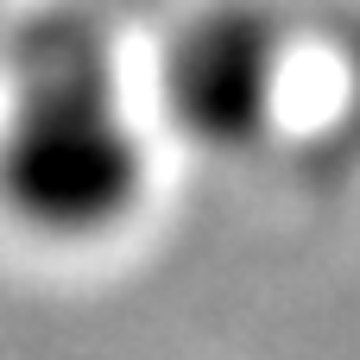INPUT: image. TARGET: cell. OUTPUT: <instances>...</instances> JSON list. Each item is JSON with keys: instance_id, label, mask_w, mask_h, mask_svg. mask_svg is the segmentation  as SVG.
<instances>
[{"instance_id": "obj_1", "label": "cell", "mask_w": 360, "mask_h": 360, "mask_svg": "<svg viewBox=\"0 0 360 360\" xmlns=\"http://www.w3.org/2000/svg\"><path fill=\"white\" fill-rule=\"evenodd\" d=\"M13 108L0 127V196L51 240L120 228L146 190V146L127 120L114 57L76 13H44L13 38Z\"/></svg>"}, {"instance_id": "obj_2", "label": "cell", "mask_w": 360, "mask_h": 360, "mask_svg": "<svg viewBox=\"0 0 360 360\" xmlns=\"http://www.w3.org/2000/svg\"><path fill=\"white\" fill-rule=\"evenodd\" d=\"M278 89V32L259 13L221 6L196 19L171 51V108L202 146L259 139Z\"/></svg>"}]
</instances>
